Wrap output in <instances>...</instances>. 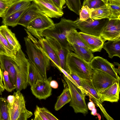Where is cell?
<instances>
[{
    "label": "cell",
    "instance_id": "1",
    "mask_svg": "<svg viewBox=\"0 0 120 120\" xmlns=\"http://www.w3.org/2000/svg\"><path fill=\"white\" fill-rule=\"evenodd\" d=\"M24 38L26 52L29 61L36 67L45 79H47L46 71L50 68V60L41 49L39 42L28 31Z\"/></svg>",
    "mask_w": 120,
    "mask_h": 120
},
{
    "label": "cell",
    "instance_id": "2",
    "mask_svg": "<svg viewBox=\"0 0 120 120\" xmlns=\"http://www.w3.org/2000/svg\"><path fill=\"white\" fill-rule=\"evenodd\" d=\"M77 28L74 22L72 20L61 18L60 22L44 30L42 33V37L53 38L57 40L63 47L71 51H74L72 47L68 41L67 36L71 30Z\"/></svg>",
    "mask_w": 120,
    "mask_h": 120
},
{
    "label": "cell",
    "instance_id": "3",
    "mask_svg": "<svg viewBox=\"0 0 120 120\" xmlns=\"http://www.w3.org/2000/svg\"><path fill=\"white\" fill-rule=\"evenodd\" d=\"M16 72L17 91L26 89L28 85L27 82L30 61L21 49L18 51L15 58H11Z\"/></svg>",
    "mask_w": 120,
    "mask_h": 120
},
{
    "label": "cell",
    "instance_id": "4",
    "mask_svg": "<svg viewBox=\"0 0 120 120\" xmlns=\"http://www.w3.org/2000/svg\"><path fill=\"white\" fill-rule=\"evenodd\" d=\"M67 63L70 71L75 73L80 78L91 80L93 70L89 64L75 53L72 51L69 52Z\"/></svg>",
    "mask_w": 120,
    "mask_h": 120
},
{
    "label": "cell",
    "instance_id": "5",
    "mask_svg": "<svg viewBox=\"0 0 120 120\" xmlns=\"http://www.w3.org/2000/svg\"><path fill=\"white\" fill-rule=\"evenodd\" d=\"M63 77L69 90L71 96L69 106L73 109L76 113L84 114L88 113V108L86 103V94L83 93L64 74Z\"/></svg>",
    "mask_w": 120,
    "mask_h": 120
},
{
    "label": "cell",
    "instance_id": "6",
    "mask_svg": "<svg viewBox=\"0 0 120 120\" xmlns=\"http://www.w3.org/2000/svg\"><path fill=\"white\" fill-rule=\"evenodd\" d=\"M15 100L12 106L8 105L9 120H26L32 115L26 108L24 98L20 91L14 92Z\"/></svg>",
    "mask_w": 120,
    "mask_h": 120
},
{
    "label": "cell",
    "instance_id": "7",
    "mask_svg": "<svg viewBox=\"0 0 120 120\" xmlns=\"http://www.w3.org/2000/svg\"><path fill=\"white\" fill-rule=\"evenodd\" d=\"M109 19L108 18L94 19L90 18L86 20L81 21L78 18L74 22L77 28L82 32L100 37Z\"/></svg>",
    "mask_w": 120,
    "mask_h": 120
},
{
    "label": "cell",
    "instance_id": "8",
    "mask_svg": "<svg viewBox=\"0 0 120 120\" xmlns=\"http://www.w3.org/2000/svg\"><path fill=\"white\" fill-rule=\"evenodd\" d=\"M54 24L51 19L44 14L31 22L26 28L31 34L39 40L42 37V33L53 26Z\"/></svg>",
    "mask_w": 120,
    "mask_h": 120
},
{
    "label": "cell",
    "instance_id": "9",
    "mask_svg": "<svg viewBox=\"0 0 120 120\" xmlns=\"http://www.w3.org/2000/svg\"><path fill=\"white\" fill-rule=\"evenodd\" d=\"M91 81L97 92L108 88L119 81L109 74L98 70H93Z\"/></svg>",
    "mask_w": 120,
    "mask_h": 120
},
{
    "label": "cell",
    "instance_id": "10",
    "mask_svg": "<svg viewBox=\"0 0 120 120\" xmlns=\"http://www.w3.org/2000/svg\"><path fill=\"white\" fill-rule=\"evenodd\" d=\"M100 38L104 42L120 40V19H109Z\"/></svg>",
    "mask_w": 120,
    "mask_h": 120
},
{
    "label": "cell",
    "instance_id": "11",
    "mask_svg": "<svg viewBox=\"0 0 120 120\" xmlns=\"http://www.w3.org/2000/svg\"><path fill=\"white\" fill-rule=\"evenodd\" d=\"M89 64L92 70L102 71L120 81L117 69L106 59L99 56L94 57Z\"/></svg>",
    "mask_w": 120,
    "mask_h": 120
},
{
    "label": "cell",
    "instance_id": "12",
    "mask_svg": "<svg viewBox=\"0 0 120 120\" xmlns=\"http://www.w3.org/2000/svg\"><path fill=\"white\" fill-rule=\"evenodd\" d=\"M82 87L88 95L100 108L104 116L108 120L114 119L108 114L103 107L97 92L93 86L91 80L80 78Z\"/></svg>",
    "mask_w": 120,
    "mask_h": 120
},
{
    "label": "cell",
    "instance_id": "13",
    "mask_svg": "<svg viewBox=\"0 0 120 120\" xmlns=\"http://www.w3.org/2000/svg\"><path fill=\"white\" fill-rule=\"evenodd\" d=\"M32 1L43 14L49 18L59 19L63 15V11L50 0H33Z\"/></svg>",
    "mask_w": 120,
    "mask_h": 120
},
{
    "label": "cell",
    "instance_id": "14",
    "mask_svg": "<svg viewBox=\"0 0 120 120\" xmlns=\"http://www.w3.org/2000/svg\"><path fill=\"white\" fill-rule=\"evenodd\" d=\"M52 77L37 81L31 87L32 94L39 100L45 99L52 95V88L50 85Z\"/></svg>",
    "mask_w": 120,
    "mask_h": 120
},
{
    "label": "cell",
    "instance_id": "15",
    "mask_svg": "<svg viewBox=\"0 0 120 120\" xmlns=\"http://www.w3.org/2000/svg\"><path fill=\"white\" fill-rule=\"evenodd\" d=\"M120 90V81H118L97 92L102 103L105 101L111 102H117L119 99Z\"/></svg>",
    "mask_w": 120,
    "mask_h": 120
},
{
    "label": "cell",
    "instance_id": "16",
    "mask_svg": "<svg viewBox=\"0 0 120 120\" xmlns=\"http://www.w3.org/2000/svg\"><path fill=\"white\" fill-rule=\"evenodd\" d=\"M45 38L56 51L59 58L61 68L69 74L70 71L67 65V59L70 51L63 47L55 39L48 37H45Z\"/></svg>",
    "mask_w": 120,
    "mask_h": 120
},
{
    "label": "cell",
    "instance_id": "17",
    "mask_svg": "<svg viewBox=\"0 0 120 120\" xmlns=\"http://www.w3.org/2000/svg\"><path fill=\"white\" fill-rule=\"evenodd\" d=\"M43 14L32 2L21 16L18 25H20L26 28L32 21Z\"/></svg>",
    "mask_w": 120,
    "mask_h": 120
},
{
    "label": "cell",
    "instance_id": "18",
    "mask_svg": "<svg viewBox=\"0 0 120 120\" xmlns=\"http://www.w3.org/2000/svg\"><path fill=\"white\" fill-rule=\"evenodd\" d=\"M38 40L39 42L40 48L49 59L52 65L59 70V68L61 67L60 61L56 51L48 41L43 37Z\"/></svg>",
    "mask_w": 120,
    "mask_h": 120
},
{
    "label": "cell",
    "instance_id": "19",
    "mask_svg": "<svg viewBox=\"0 0 120 120\" xmlns=\"http://www.w3.org/2000/svg\"><path fill=\"white\" fill-rule=\"evenodd\" d=\"M79 34L82 41L92 52L101 51L104 42L100 37L82 32H79Z\"/></svg>",
    "mask_w": 120,
    "mask_h": 120
},
{
    "label": "cell",
    "instance_id": "20",
    "mask_svg": "<svg viewBox=\"0 0 120 120\" xmlns=\"http://www.w3.org/2000/svg\"><path fill=\"white\" fill-rule=\"evenodd\" d=\"M0 32L16 52L21 49V45L15 34L8 28L7 26L3 25L0 26Z\"/></svg>",
    "mask_w": 120,
    "mask_h": 120
},
{
    "label": "cell",
    "instance_id": "21",
    "mask_svg": "<svg viewBox=\"0 0 120 120\" xmlns=\"http://www.w3.org/2000/svg\"><path fill=\"white\" fill-rule=\"evenodd\" d=\"M102 48L106 51L110 58H112L114 56L120 58V40L104 42Z\"/></svg>",
    "mask_w": 120,
    "mask_h": 120
},
{
    "label": "cell",
    "instance_id": "22",
    "mask_svg": "<svg viewBox=\"0 0 120 120\" xmlns=\"http://www.w3.org/2000/svg\"><path fill=\"white\" fill-rule=\"evenodd\" d=\"M64 82V89L60 95L58 97L55 105L54 109L56 111L59 110L64 105L69 102L71 100V96L69 88L65 82Z\"/></svg>",
    "mask_w": 120,
    "mask_h": 120
},
{
    "label": "cell",
    "instance_id": "23",
    "mask_svg": "<svg viewBox=\"0 0 120 120\" xmlns=\"http://www.w3.org/2000/svg\"><path fill=\"white\" fill-rule=\"evenodd\" d=\"M31 3L21 10L2 18V23L3 25L7 26H11L12 27L17 26L21 16L29 7Z\"/></svg>",
    "mask_w": 120,
    "mask_h": 120
},
{
    "label": "cell",
    "instance_id": "24",
    "mask_svg": "<svg viewBox=\"0 0 120 120\" xmlns=\"http://www.w3.org/2000/svg\"><path fill=\"white\" fill-rule=\"evenodd\" d=\"M90 18L94 19H110L111 13L109 6L107 5L99 8L90 9Z\"/></svg>",
    "mask_w": 120,
    "mask_h": 120
},
{
    "label": "cell",
    "instance_id": "25",
    "mask_svg": "<svg viewBox=\"0 0 120 120\" xmlns=\"http://www.w3.org/2000/svg\"><path fill=\"white\" fill-rule=\"evenodd\" d=\"M45 79L35 66L30 61L27 82L31 87L38 80Z\"/></svg>",
    "mask_w": 120,
    "mask_h": 120
},
{
    "label": "cell",
    "instance_id": "26",
    "mask_svg": "<svg viewBox=\"0 0 120 120\" xmlns=\"http://www.w3.org/2000/svg\"><path fill=\"white\" fill-rule=\"evenodd\" d=\"M71 46L75 53L88 63L89 64L94 58L93 54L90 50L75 44Z\"/></svg>",
    "mask_w": 120,
    "mask_h": 120
},
{
    "label": "cell",
    "instance_id": "27",
    "mask_svg": "<svg viewBox=\"0 0 120 120\" xmlns=\"http://www.w3.org/2000/svg\"><path fill=\"white\" fill-rule=\"evenodd\" d=\"M67 38L68 41L71 45L75 44L90 50L80 38L79 32L77 31L76 29H73L70 31L68 34Z\"/></svg>",
    "mask_w": 120,
    "mask_h": 120
},
{
    "label": "cell",
    "instance_id": "28",
    "mask_svg": "<svg viewBox=\"0 0 120 120\" xmlns=\"http://www.w3.org/2000/svg\"><path fill=\"white\" fill-rule=\"evenodd\" d=\"M31 3L30 1L21 0L12 4L8 8L2 18L21 10L30 4Z\"/></svg>",
    "mask_w": 120,
    "mask_h": 120
},
{
    "label": "cell",
    "instance_id": "29",
    "mask_svg": "<svg viewBox=\"0 0 120 120\" xmlns=\"http://www.w3.org/2000/svg\"><path fill=\"white\" fill-rule=\"evenodd\" d=\"M1 68L4 89L8 92H11L16 89V86L11 82L8 72L3 68Z\"/></svg>",
    "mask_w": 120,
    "mask_h": 120
},
{
    "label": "cell",
    "instance_id": "30",
    "mask_svg": "<svg viewBox=\"0 0 120 120\" xmlns=\"http://www.w3.org/2000/svg\"><path fill=\"white\" fill-rule=\"evenodd\" d=\"M0 120H9L8 103L4 98H0Z\"/></svg>",
    "mask_w": 120,
    "mask_h": 120
},
{
    "label": "cell",
    "instance_id": "31",
    "mask_svg": "<svg viewBox=\"0 0 120 120\" xmlns=\"http://www.w3.org/2000/svg\"><path fill=\"white\" fill-rule=\"evenodd\" d=\"M0 41L9 56L15 58L17 52L0 32Z\"/></svg>",
    "mask_w": 120,
    "mask_h": 120
},
{
    "label": "cell",
    "instance_id": "32",
    "mask_svg": "<svg viewBox=\"0 0 120 120\" xmlns=\"http://www.w3.org/2000/svg\"><path fill=\"white\" fill-rule=\"evenodd\" d=\"M68 8L77 14L79 15L82 6L80 0H65Z\"/></svg>",
    "mask_w": 120,
    "mask_h": 120
},
{
    "label": "cell",
    "instance_id": "33",
    "mask_svg": "<svg viewBox=\"0 0 120 120\" xmlns=\"http://www.w3.org/2000/svg\"><path fill=\"white\" fill-rule=\"evenodd\" d=\"M101 0H84L82 6H87L89 9H94L106 5Z\"/></svg>",
    "mask_w": 120,
    "mask_h": 120
},
{
    "label": "cell",
    "instance_id": "34",
    "mask_svg": "<svg viewBox=\"0 0 120 120\" xmlns=\"http://www.w3.org/2000/svg\"><path fill=\"white\" fill-rule=\"evenodd\" d=\"M111 13L110 19H120V5L108 3Z\"/></svg>",
    "mask_w": 120,
    "mask_h": 120
},
{
    "label": "cell",
    "instance_id": "35",
    "mask_svg": "<svg viewBox=\"0 0 120 120\" xmlns=\"http://www.w3.org/2000/svg\"><path fill=\"white\" fill-rule=\"evenodd\" d=\"M90 9L87 6H82L80 10L79 19L81 21H85L90 18Z\"/></svg>",
    "mask_w": 120,
    "mask_h": 120
},
{
    "label": "cell",
    "instance_id": "36",
    "mask_svg": "<svg viewBox=\"0 0 120 120\" xmlns=\"http://www.w3.org/2000/svg\"><path fill=\"white\" fill-rule=\"evenodd\" d=\"M34 115V120H49L38 105L36 106Z\"/></svg>",
    "mask_w": 120,
    "mask_h": 120
},
{
    "label": "cell",
    "instance_id": "37",
    "mask_svg": "<svg viewBox=\"0 0 120 120\" xmlns=\"http://www.w3.org/2000/svg\"><path fill=\"white\" fill-rule=\"evenodd\" d=\"M10 5L4 0H0V17L2 18Z\"/></svg>",
    "mask_w": 120,
    "mask_h": 120
},
{
    "label": "cell",
    "instance_id": "38",
    "mask_svg": "<svg viewBox=\"0 0 120 120\" xmlns=\"http://www.w3.org/2000/svg\"><path fill=\"white\" fill-rule=\"evenodd\" d=\"M69 74L76 83L79 89L83 93L86 95L85 91L82 87L80 78L75 74L71 71H70Z\"/></svg>",
    "mask_w": 120,
    "mask_h": 120
},
{
    "label": "cell",
    "instance_id": "39",
    "mask_svg": "<svg viewBox=\"0 0 120 120\" xmlns=\"http://www.w3.org/2000/svg\"><path fill=\"white\" fill-rule=\"evenodd\" d=\"M40 109L49 120H59L58 119L46 108L43 107H40Z\"/></svg>",
    "mask_w": 120,
    "mask_h": 120
},
{
    "label": "cell",
    "instance_id": "40",
    "mask_svg": "<svg viewBox=\"0 0 120 120\" xmlns=\"http://www.w3.org/2000/svg\"><path fill=\"white\" fill-rule=\"evenodd\" d=\"M58 8L61 10L63 9V6L66 3L65 0H50Z\"/></svg>",
    "mask_w": 120,
    "mask_h": 120
},
{
    "label": "cell",
    "instance_id": "41",
    "mask_svg": "<svg viewBox=\"0 0 120 120\" xmlns=\"http://www.w3.org/2000/svg\"><path fill=\"white\" fill-rule=\"evenodd\" d=\"M59 70L63 73V74L67 77L70 81L76 86L79 88L78 86L74 80L73 79L70 75L67 72L62 68L61 67L59 68Z\"/></svg>",
    "mask_w": 120,
    "mask_h": 120
},
{
    "label": "cell",
    "instance_id": "42",
    "mask_svg": "<svg viewBox=\"0 0 120 120\" xmlns=\"http://www.w3.org/2000/svg\"><path fill=\"white\" fill-rule=\"evenodd\" d=\"M7 100L10 106H12L15 100V97L13 95H9L7 98Z\"/></svg>",
    "mask_w": 120,
    "mask_h": 120
},
{
    "label": "cell",
    "instance_id": "43",
    "mask_svg": "<svg viewBox=\"0 0 120 120\" xmlns=\"http://www.w3.org/2000/svg\"><path fill=\"white\" fill-rule=\"evenodd\" d=\"M0 54L9 56L4 47L0 41Z\"/></svg>",
    "mask_w": 120,
    "mask_h": 120
},
{
    "label": "cell",
    "instance_id": "44",
    "mask_svg": "<svg viewBox=\"0 0 120 120\" xmlns=\"http://www.w3.org/2000/svg\"><path fill=\"white\" fill-rule=\"evenodd\" d=\"M50 85L51 88L57 89L58 86V84L56 81L55 80H51L50 82Z\"/></svg>",
    "mask_w": 120,
    "mask_h": 120
},
{
    "label": "cell",
    "instance_id": "45",
    "mask_svg": "<svg viewBox=\"0 0 120 120\" xmlns=\"http://www.w3.org/2000/svg\"><path fill=\"white\" fill-rule=\"evenodd\" d=\"M87 106L88 109L90 110L95 108L94 104L92 101H90L88 103Z\"/></svg>",
    "mask_w": 120,
    "mask_h": 120
},
{
    "label": "cell",
    "instance_id": "46",
    "mask_svg": "<svg viewBox=\"0 0 120 120\" xmlns=\"http://www.w3.org/2000/svg\"><path fill=\"white\" fill-rule=\"evenodd\" d=\"M108 3L120 5V0H108Z\"/></svg>",
    "mask_w": 120,
    "mask_h": 120
},
{
    "label": "cell",
    "instance_id": "47",
    "mask_svg": "<svg viewBox=\"0 0 120 120\" xmlns=\"http://www.w3.org/2000/svg\"><path fill=\"white\" fill-rule=\"evenodd\" d=\"M10 5L21 0H4Z\"/></svg>",
    "mask_w": 120,
    "mask_h": 120
},
{
    "label": "cell",
    "instance_id": "48",
    "mask_svg": "<svg viewBox=\"0 0 120 120\" xmlns=\"http://www.w3.org/2000/svg\"><path fill=\"white\" fill-rule=\"evenodd\" d=\"M3 81L2 71L0 65V83L3 86H4L3 83Z\"/></svg>",
    "mask_w": 120,
    "mask_h": 120
},
{
    "label": "cell",
    "instance_id": "49",
    "mask_svg": "<svg viewBox=\"0 0 120 120\" xmlns=\"http://www.w3.org/2000/svg\"><path fill=\"white\" fill-rule=\"evenodd\" d=\"M91 111V115L94 116L97 115V111L95 108L93 109Z\"/></svg>",
    "mask_w": 120,
    "mask_h": 120
},
{
    "label": "cell",
    "instance_id": "50",
    "mask_svg": "<svg viewBox=\"0 0 120 120\" xmlns=\"http://www.w3.org/2000/svg\"><path fill=\"white\" fill-rule=\"evenodd\" d=\"M4 86H3L0 83V95H1L2 93L4 90Z\"/></svg>",
    "mask_w": 120,
    "mask_h": 120
},
{
    "label": "cell",
    "instance_id": "51",
    "mask_svg": "<svg viewBox=\"0 0 120 120\" xmlns=\"http://www.w3.org/2000/svg\"><path fill=\"white\" fill-rule=\"evenodd\" d=\"M97 115L99 120H101V116L100 114L98 113H97Z\"/></svg>",
    "mask_w": 120,
    "mask_h": 120
},
{
    "label": "cell",
    "instance_id": "52",
    "mask_svg": "<svg viewBox=\"0 0 120 120\" xmlns=\"http://www.w3.org/2000/svg\"><path fill=\"white\" fill-rule=\"evenodd\" d=\"M103 1L106 5H107L108 0H101Z\"/></svg>",
    "mask_w": 120,
    "mask_h": 120
},
{
    "label": "cell",
    "instance_id": "53",
    "mask_svg": "<svg viewBox=\"0 0 120 120\" xmlns=\"http://www.w3.org/2000/svg\"><path fill=\"white\" fill-rule=\"evenodd\" d=\"M25 0V1H30L31 2V1H32L33 0Z\"/></svg>",
    "mask_w": 120,
    "mask_h": 120
},
{
    "label": "cell",
    "instance_id": "54",
    "mask_svg": "<svg viewBox=\"0 0 120 120\" xmlns=\"http://www.w3.org/2000/svg\"></svg>",
    "mask_w": 120,
    "mask_h": 120
},
{
    "label": "cell",
    "instance_id": "55",
    "mask_svg": "<svg viewBox=\"0 0 120 120\" xmlns=\"http://www.w3.org/2000/svg\"><path fill=\"white\" fill-rule=\"evenodd\" d=\"M0 55H1L0 54Z\"/></svg>",
    "mask_w": 120,
    "mask_h": 120
}]
</instances>
